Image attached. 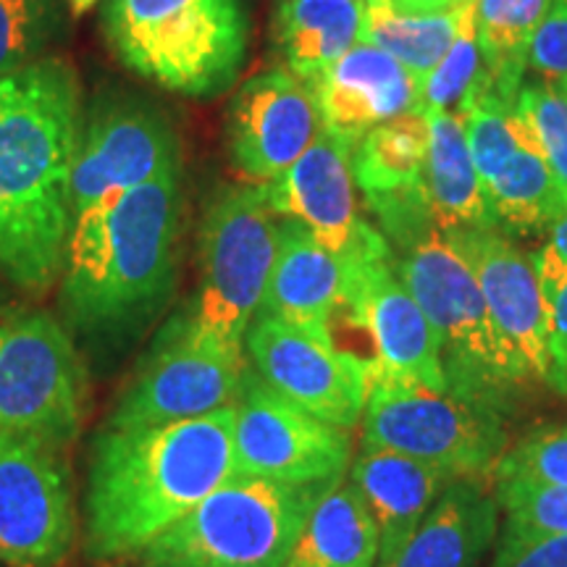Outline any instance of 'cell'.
Instances as JSON below:
<instances>
[{"label":"cell","mask_w":567,"mask_h":567,"mask_svg":"<svg viewBox=\"0 0 567 567\" xmlns=\"http://www.w3.org/2000/svg\"><path fill=\"white\" fill-rule=\"evenodd\" d=\"M429 118V155H425V203L439 231L494 226L484 182L473 166L463 116L455 111L423 113Z\"/></svg>","instance_id":"cell-24"},{"label":"cell","mask_w":567,"mask_h":567,"mask_svg":"<svg viewBox=\"0 0 567 567\" xmlns=\"http://www.w3.org/2000/svg\"><path fill=\"white\" fill-rule=\"evenodd\" d=\"M528 69L547 82L567 76V0H549L547 17L530 42Z\"/></svg>","instance_id":"cell-36"},{"label":"cell","mask_w":567,"mask_h":567,"mask_svg":"<svg viewBox=\"0 0 567 567\" xmlns=\"http://www.w3.org/2000/svg\"><path fill=\"white\" fill-rule=\"evenodd\" d=\"M534 266H536L538 281H542L544 300H547V295L557 287L559 281H563V276L567 274V210L557 218L555 224H551L547 245L534 255Z\"/></svg>","instance_id":"cell-39"},{"label":"cell","mask_w":567,"mask_h":567,"mask_svg":"<svg viewBox=\"0 0 567 567\" xmlns=\"http://www.w3.org/2000/svg\"><path fill=\"white\" fill-rule=\"evenodd\" d=\"M520 147L538 153L567 200V95L555 82H523L513 109Z\"/></svg>","instance_id":"cell-30"},{"label":"cell","mask_w":567,"mask_h":567,"mask_svg":"<svg viewBox=\"0 0 567 567\" xmlns=\"http://www.w3.org/2000/svg\"><path fill=\"white\" fill-rule=\"evenodd\" d=\"M494 478L567 488V425L538 429L505 450Z\"/></svg>","instance_id":"cell-35"},{"label":"cell","mask_w":567,"mask_h":567,"mask_svg":"<svg viewBox=\"0 0 567 567\" xmlns=\"http://www.w3.org/2000/svg\"><path fill=\"white\" fill-rule=\"evenodd\" d=\"M74 542V492L59 444L0 431V565L55 567Z\"/></svg>","instance_id":"cell-13"},{"label":"cell","mask_w":567,"mask_h":567,"mask_svg":"<svg viewBox=\"0 0 567 567\" xmlns=\"http://www.w3.org/2000/svg\"><path fill=\"white\" fill-rule=\"evenodd\" d=\"M80 111L66 63L0 76V274L19 287H48L63 268Z\"/></svg>","instance_id":"cell-1"},{"label":"cell","mask_w":567,"mask_h":567,"mask_svg":"<svg viewBox=\"0 0 567 567\" xmlns=\"http://www.w3.org/2000/svg\"><path fill=\"white\" fill-rule=\"evenodd\" d=\"M179 226L182 168L76 216L63 258L66 321L95 337L151 321L172 295Z\"/></svg>","instance_id":"cell-3"},{"label":"cell","mask_w":567,"mask_h":567,"mask_svg":"<svg viewBox=\"0 0 567 567\" xmlns=\"http://www.w3.org/2000/svg\"><path fill=\"white\" fill-rule=\"evenodd\" d=\"M389 6L396 13H408V17H429V13L455 9V0H389Z\"/></svg>","instance_id":"cell-40"},{"label":"cell","mask_w":567,"mask_h":567,"mask_svg":"<svg viewBox=\"0 0 567 567\" xmlns=\"http://www.w3.org/2000/svg\"><path fill=\"white\" fill-rule=\"evenodd\" d=\"M496 505L505 515L502 534L557 536L567 534V488L536 486L528 481H496Z\"/></svg>","instance_id":"cell-33"},{"label":"cell","mask_w":567,"mask_h":567,"mask_svg":"<svg viewBox=\"0 0 567 567\" xmlns=\"http://www.w3.org/2000/svg\"><path fill=\"white\" fill-rule=\"evenodd\" d=\"M279 245L266 184L229 187L213 200L200 231V287L189 308L197 334L243 352L264 302Z\"/></svg>","instance_id":"cell-7"},{"label":"cell","mask_w":567,"mask_h":567,"mask_svg":"<svg viewBox=\"0 0 567 567\" xmlns=\"http://www.w3.org/2000/svg\"><path fill=\"white\" fill-rule=\"evenodd\" d=\"M245 344L255 373L274 392L337 429L352 431L363 421L371 384L368 360L268 316H255Z\"/></svg>","instance_id":"cell-15"},{"label":"cell","mask_w":567,"mask_h":567,"mask_svg":"<svg viewBox=\"0 0 567 567\" xmlns=\"http://www.w3.org/2000/svg\"><path fill=\"white\" fill-rule=\"evenodd\" d=\"M484 189L496 229L517 237L549 231L567 210V200L549 166L528 147H520L505 168L484 184Z\"/></svg>","instance_id":"cell-28"},{"label":"cell","mask_w":567,"mask_h":567,"mask_svg":"<svg viewBox=\"0 0 567 567\" xmlns=\"http://www.w3.org/2000/svg\"><path fill=\"white\" fill-rule=\"evenodd\" d=\"M555 84H557V87H559V90H563V92H565V95H567V76H565V80H557Z\"/></svg>","instance_id":"cell-42"},{"label":"cell","mask_w":567,"mask_h":567,"mask_svg":"<svg viewBox=\"0 0 567 567\" xmlns=\"http://www.w3.org/2000/svg\"><path fill=\"white\" fill-rule=\"evenodd\" d=\"M84 371L59 321L45 313L0 321V431L66 442L80 431Z\"/></svg>","instance_id":"cell-10"},{"label":"cell","mask_w":567,"mask_h":567,"mask_svg":"<svg viewBox=\"0 0 567 567\" xmlns=\"http://www.w3.org/2000/svg\"><path fill=\"white\" fill-rule=\"evenodd\" d=\"M492 567H567V534H557V536L502 534Z\"/></svg>","instance_id":"cell-37"},{"label":"cell","mask_w":567,"mask_h":567,"mask_svg":"<svg viewBox=\"0 0 567 567\" xmlns=\"http://www.w3.org/2000/svg\"><path fill=\"white\" fill-rule=\"evenodd\" d=\"M471 266L488 318L523 381L549 384V310L534 258L496 226L446 234Z\"/></svg>","instance_id":"cell-16"},{"label":"cell","mask_w":567,"mask_h":567,"mask_svg":"<svg viewBox=\"0 0 567 567\" xmlns=\"http://www.w3.org/2000/svg\"><path fill=\"white\" fill-rule=\"evenodd\" d=\"M234 476V405L168 425L105 429L84 499L90 557L142 551Z\"/></svg>","instance_id":"cell-2"},{"label":"cell","mask_w":567,"mask_h":567,"mask_svg":"<svg viewBox=\"0 0 567 567\" xmlns=\"http://www.w3.org/2000/svg\"><path fill=\"white\" fill-rule=\"evenodd\" d=\"M342 268L344 289L339 313L350 316V321L371 339V379L446 392L450 381L442 347L421 305L396 274L392 247L384 245L347 260Z\"/></svg>","instance_id":"cell-14"},{"label":"cell","mask_w":567,"mask_h":567,"mask_svg":"<svg viewBox=\"0 0 567 567\" xmlns=\"http://www.w3.org/2000/svg\"><path fill=\"white\" fill-rule=\"evenodd\" d=\"M352 463L350 431L310 415L247 371L234 400V473L295 486H331Z\"/></svg>","instance_id":"cell-11"},{"label":"cell","mask_w":567,"mask_h":567,"mask_svg":"<svg viewBox=\"0 0 567 567\" xmlns=\"http://www.w3.org/2000/svg\"><path fill=\"white\" fill-rule=\"evenodd\" d=\"M549 310V384L567 394V274L547 295Z\"/></svg>","instance_id":"cell-38"},{"label":"cell","mask_w":567,"mask_h":567,"mask_svg":"<svg viewBox=\"0 0 567 567\" xmlns=\"http://www.w3.org/2000/svg\"><path fill=\"white\" fill-rule=\"evenodd\" d=\"M350 484L371 513L379 534L375 567H386L408 547L452 478L400 452L363 446L350 467Z\"/></svg>","instance_id":"cell-22"},{"label":"cell","mask_w":567,"mask_h":567,"mask_svg":"<svg viewBox=\"0 0 567 567\" xmlns=\"http://www.w3.org/2000/svg\"><path fill=\"white\" fill-rule=\"evenodd\" d=\"M55 21V0H0V76L34 63Z\"/></svg>","instance_id":"cell-34"},{"label":"cell","mask_w":567,"mask_h":567,"mask_svg":"<svg viewBox=\"0 0 567 567\" xmlns=\"http://www.w3.org/2000/svg\"><path fill=\"white\" fill-rule=\"evenodd\" d=\"M182 168V147L166 111L132 92L97 97L80 122L71 163V216L105 197Z\"/></svg>","instance_id":"cell-12"},{"label":"cell","mask_w":567,"mask_h":567,"mask_svg":"<svg viewBox=\"0 0 567 567\" xmlns=\"http://www.w3.org/2000/svg\"><path fill=\"white\" fill-rule=\"evenodd\" d=\"M396 252L394 268L434 329L452 392L496 405L509 389L526 384L496 337L476 276L450 237L429 226Z\"/></svg>","instance_id":"cell-6"},{"label":"cell","mask_w":567,"mask_h":567,"mask_svg":"<svg viewBox=\"0 0 567 567\" xmlns=\"http://www.w3.org/2000/svg\"><path fill=\"white\" fill-rule=\"evenodd\" d=\"M368 0H281L274 38L292 74L313 82L363 38Z\"/></svg>","instance_id":"cell-25"},{"label":"cell","mask_w":567,"mask_h":567,"mask_svg":"<svg viewBox=\"0 0 567 567\" xmlns=\"http://www.w3.org/2000/svg\"><path fill=\"white\" fill-rule=\"evenodd\" d=\"M352 153V140L323 126L313 145L279 179L266 184L276 216L305 226L342 264L389 245L360 216Z\"/></svg>","instance_id":"cell-17"},{"label":"cell","mask_w":567,"mask_h":567,"mask_svg":"<svg viewBox=\"0 0 567 567\" xmlns=\"http://www.w3.org/2000/svg\"><path fill=\"white\" fill-rule=\"evenodd\" d=\"M549 0H476V38L484 71L481 84L515 105L526 82L528 51L547 17Z\"/></svg>","instance_id":"cell-27"},{"label":"cell","mask_w":567,"mask_h":567,"mask_svg":"<svg viewBox=\"0 0 567 567\" xmlns=\"http://www.w3.org/2000/svg\"><path fill=\"white\" fill-rule=\"evenodd\" d=\"M323 130L313 87L289 69H268L234 95L226 142L234 168L255 184L287 172Z\"/></svg>","instance_id":"cell-18"},{"label":"cell","mask_w":567,"mask_h":567,"mask_svg":"<svg viewBox=\"0 0 567 567\" xmlns=\"http://www.w3.org/2000/svg\"><path fill=\"white\" fill-rule=\"evenodd\" d=\"M344 268L305 226L279 221V245L258 316L295 326L305 334L337 344L334 316L342 305Z\"/></svg>","instance_id":"cell-21"},{"label":"cell","mask_w":567,"mask_h":567,"mask_svg":"<svg viewBox=\"0 0 567 567\" xmlns=\"http://www.w3.org/2000/svg\"><path fill=\"white\" fill-rule=\"evenodd\" d=\"M326 488L234 476L153 538L140 567H284Z\"/></svg>","instance_id":"cell-5"},{"label":"cell","mask_w":567,"mask_h":567,"mask_svg":"<svg viewBox=\"0 0 567 567\" xmlns=\"http://www.w3.org/2000/svg\"><path fill=\"white\" fill-rule=\"evenodd\" d=\"M513 109L515 105L502 103L494 92L476 84L463 109L457 111L465 124L473 166L484 184L499 174L505 163L520 151V140L513 126Z\"/></svg>","instance_id":"cell-32"},{"label":"cell","mask_w":567,"mask_h":567,"mask_svg":"<svg viewBox=\"0 0 567 567\" xmlns=\"http://www.w3.org/2000/svg\"><path fill=\"white\" fill-rule=\"evenodd\" d=\"M363 446L408 455L452 481H481L505 455L496 405L400 381L371 379L363 413Z\"/></svg>","instance_id":"cell-8"},{"label":"cell","mask_w":567,"mask_h":567,"mask_svg":"<svg viewBox=\"0 0 567 567\" xmlns=\"http://www.w3.org/2000/svg\"><path fill=\"white\" fill-rule=\"evenodd\" d=\"M326 130L358 140L379 124L417 111L421 82L381 48L358 42L313 82Z\"/></svg>","instance_id":"cell-20"},{"label":"cell","mask_w":567,"mask_h":567,"mask_svg":"<svg viewBox=\"0 0 567 567\" xmlns=\"http://www.w3.org/2000/svg\"><path fill=\"white\" fill-rule=\"evenodd\" d=\"M457 9L460 27L455 42H452L444 59L439 61V66L421 82L417 113H457L481 80L484 61H481L476 38V6H457Z\"/></svg>","instance_id":"cell-31"},{"label":"cell","mask_w":567,"mask_h":567,"mask_svg":"<svg viewBox=\"0 0 567 567\" xmlns=\"http://www.w3.org/2000/svg\"><path fill=\"white\" fill-rule=\"evenodd\" d=\"M455 6H476V0H455Z\"/></svg>","instance_id":"cell-43"},{"label":"cell","mask_w":567,"mask_h":567,"mask_svg":"<svg viewBox=\"0 0 567 567\" xmlns=\"http://www.w3.org/2000/svg\"><path fill=\"white\" fill-rule=\"evenodd\" d=\"M368 3H373V6H389V0H368Z\"/></svg>","instance_id":"cell-44"},{"label":"cell","mask_w":567,"mask_h":567,"mask_svg":"<svg viewBox=\"0 0 567 567\" xmlns=\"http://www.w3.org/2000/svg\"><path fill=\"white\" fill-rule=\"evenodd\" d=\"M103 27L126 69L195 97L229 90L250 32L243 0H109Z\"/></svg>","instance_id":"cell-4"},{"label":"cell","mask_w":567,"mask_h":567,"mask_svg":"<svg viewBox=\"0 0 567 567\" xmlns=\"http://www.w3.org/2000/svg\"><path fill=\"white\" fill-rule=\"evenodd\" d=\"M499 526V505L478 481H452L408 547L386 567H478Z\"/></svg>","instance_id":"cell-23"},{"label":"cell","mask_w":567,"mask_h":567,"mask_svg":"<svg viewBox=\"0 0 567 567\" xmlns=\"http://www.w3.org/2000/svg\"><path fill=\"white\" fill-rule=\"evenodd\" d=\"M379 534L352 484L337 481L316 502L284 567H375Z\"/></svg>","instance_id":"cell-26"},{"label":"cell","mask_w":567,"mask_h":567,"mask_svg":"<svg viewBox=\"0 0 567 567\" xmlns=\"http://www.w3.org/2000/svg\"><path fill=\"white\" fill-rule=\"evenodd\" d=\"M245 373V352L200 337L193 316L179 313L161 329L105 429H147L216 413L234 405Z\"/></svg>","instance_id":"cell-9"},{"label":"cell","mask_w":567,"mask_h":567,"mask_svg":"<svg viewBox=\"0 0 567 567\" xmlns=\"http://www.w3.org/2000/svg\"><path fill=\"white\" fill-rule=\"evenodd\" d=\"M425 155L429 118L417 111L379 124L354 145V184L365 195L368 208L375 213L381 234L394 250L434 226L425 203Z\"/></svg>","instance_id":"cell-19"},{"label":"cell","mask_w":567,"mask_h":567,"mask_svg":"<svg viewBox=\"0 0 567 567\" xmlns=\"http://www.w3.org/2000/svg\"><path fill=\"white\" fill-rule=\"evenodd\" d=\"M460 9H446L429 17L396 13L392 6L368 3L365 27L360 42L381 48L405 66L417 82H423L439 66L455 42Z\"/></svg>","instance_id":"cell-29"},{"label":"cell","mask_w":567,"mask_h":567,"mask_svg":"<svg viewBox=\"0 0 567 567\" xmlns=\"http://www.w3.org/2000/svg\"><path fill=\"white\" fill-rule=\"evenodd\" d=\"M69 3H71V11H74V13H84V11H90L92 6L97 3V0H69Z\"/></svg>","instance_id":"cell-41"}]
</instances>
